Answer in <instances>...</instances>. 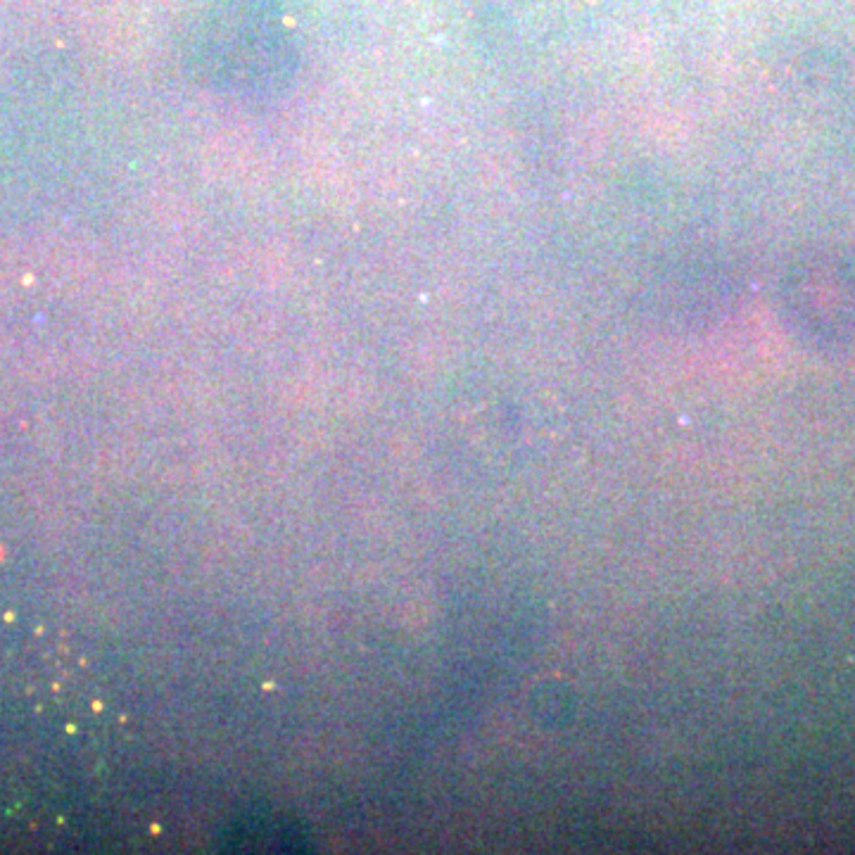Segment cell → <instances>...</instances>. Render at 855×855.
<instances>
[{"label":"cell","instance_id":"6da1fadb","mask_svg":"<svg viewBox=\"0 0 855 855\" xmlns=\"http://www.w3.org/2000/svg\"><path fill=\"white\" fill-rule=\"evenodd\" d=\"M190 55L221 91L264 95L293 74L297 46L281 0H209Z\"/></svg>","mask_w":855,"mask_h":855}]
</instances>
